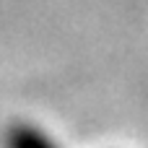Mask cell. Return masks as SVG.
<instances>
[{"instance_id":"obj_1","label":"cell","mask_w":148,"mask_h":148,"mask_svg":"<svg viewBox=\"0 0 148 148\" xmlns=\"http://www.w3.org/2000/svg\"><path fill=\"white\" fill-rule=\"evenodd\" d=\"M5 148H57V146L31 125H13L5 135Z\"/></svg>"}]
</instances>
